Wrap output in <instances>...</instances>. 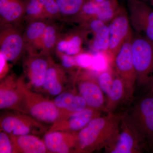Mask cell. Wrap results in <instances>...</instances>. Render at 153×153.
<instances>
[{
    "label": "cell",
    "instance_id": "6da1fadb",
    "mask_svg": "<svg viewBox=\"0 0 153 153\" xmlns=\"http://www.w3.org/2000/svg\"><path fill=\"white\" fill-rule=\"evenodd\" d=\"M121 120V117L111 113L93 119L76 133L75 151L91 152L106 146L117 133Z\"/></svg>",
    "mask_w": 153,
    "mask_h": 153
},
{
    "label": "cell",
    "instance_id": "7a4b0ae2",
    "mask_svg": "<svg viewBox=\"0 0 153 153\" xmlns=\"http://www.w3.org/2000/svg\"><path fill=\"white\" fill-rule=\"evenodd\" d=\"M19 84L22 94L20 110L41 122L55 123L59 117L60 112L53 102L32 92L26 87L22 79H19Z\"/></svg>",
    "mask_w": 153,
    "mask_h": 153
},
{
    "label": "cell",
    "instance_id": "3957f363",
    "mask_svg": "<svg viewBox=\"0 0 153 153\" xmlns=\"http://www.w3.org/2000/svg\"><path fill=\"white\" fill-rule=\"evenodd\" d=\"M131 50L137 80L140 83L148 82L153 72V41L135 33Z\"/></svg>",
    "mask_w": 153,
    "mask_h": 153
},
{
    "label": "cell",
    "instance_id": "277c9868",
    "mask_svg": "<svg viewBox=\"0 0 153 153\" xmlns=\"http://www.w3.org/2000/svg\"><path fill=\"white\" fill-rule=\"evenodd\" d=\"M108 25L109 31V46L105 54L111 66L117 53L133 33L128 14L122 6Z\"/></svg>",
    "mask_w": 153,
    "mask_h": 153
},
{
    "label": "cell",
    "instance_id": "5b68a950",
    "mask_svg": "<svg viewBox=\"0 0 153 153\" xmlns=\"http://www.w3.org/2000/svg\"><path fill=\"white\" fill-rule=\"evenodd\" d=\"M143 140L129 117H122L117 134L106 146L111 153H138Z\"/></svg>",
    "mask_w": 153,
    "mask_h": 153
},
{
    "label": "cell",
    "instance_id": "8992f818",
    "mask_svg": "<svg viewBox=\"0 0 153 153\" xmlns=\"http://www.w3.org/2000/svg\"><path fill=\"white\" fill-rule=\"evenodd\" d=\"M133 34L123 45L115 56L111 66L115 74L122 80L125 88L126 96L131 97L134 91L136 74L132 55Z\"/></svg>",
    "mask_w": 153,
    "mask_h": 153
},
{
    "label": "cell",
    "instance_id": "52a82bcc",
    "mask_svg": "<svg viewBox=\"0 0 153 153\" xmlns=\"http://www.w3.org/2000/svg\"><path fill=\"white\" fill-rule=\"evenodd\" d=\"M129 18L132 30L153 41V8L141 0H128Z\"/></svg>",
    "mask_w": 153,
    "mask_h": 153
},
{
    "label": "cell",
    "instance_id": "ba28073f",
    "mask_svg": "<svg viewBox=\"0 0 153 153\" xmlns=\"http://www.w3.org/2000/svg\"><path fill=\"white\" fill-rule=\"evenodd\" d=\"M120 7L118 0H104L101 2L87 0L79 13L71 18L79 24L91 19H98L108 24Z\"/></svg>",
    "mask_w": 153,
    "mask_h": 153
},
{
    "label": "cell",
    "instance_id": "9c48e42d",
    "mask_svg": "<svg viewBox=\"0 0 153 153\" xmlns=\"http://www.w3.org/2000/svg\"><path fill=\"white\" fill-rule=\"evenodd\" d=\"M1 128L10 136H21L42 132L41 122L25 114H8L1 117Z\"/></svg>",
    "mask_w": 153,
    "mask_h": 153
},
{
    "label": "cell",
    "instance_id": "30bf717a",
    "mask_svg": "<svg viewBox=\"0 0 153 153\" xmlns=\"http://www.w3.org/2000/svg\"><path fill=\"white\" fill-rule=\"evenodd\" d=\"M79 94L86 102L88 107L98 110L105 108L104 96L97 79L90 73H79L76 77Z\"/></svg>",
    "mask_w": 153,
    "mask_h": 153
},
{
    "label": "cell",
    "instance_id": "8fae6325",
    "mask_svg": "<svg viewBox=\"0 0 153 153\" xmlns=\"http://www.w3.org/2000/svg\"><path fill=\"white\" fill-rule=\"evenodd\" d=\"M2 27L0 33V53L8 61L15 62L26 49L23 35L11 25Z\"/></svg>",
    "mask_w": 153,
    "mask_h": 153
},
{
    "label": "cell",
    "instance_id": "7c38bea8",
    "mask_svg": "<svg viewBox=\"0 0 153 153\" xmlns=\"http://www.w3.org/2000/svg\"><path fill=\"white\" fill-rule=\"evenodd\" d=\"M129 118L144 139L153 140V97L140 102Z\"/></svg>",
    "mask_w": 153,
    "mask_h": 153
},
{
    "label": "cell",
    "instance_id": "4fadbf2b",
    "mask_svg": "<svg viewBox=\"0 0 153 153\" xmlns=\"http://www.w3.org/2000/svg\"><path fill=\"white\" fill-rule=\"evenodd\" d=\"M100 116V110L87 107L80 112L57 120L49 131H58L77 133L92 120Z\"/></svg>",
    "mask_w": 153,
    "mask_h": 153
},
{
    "label": "cell",
    "instance_id": "5bb4252c",
    "mask_svg": "<svg viewBox=\"0 0 153 153\" xmlns=\"http://www.w3.org/2000/svg\"><path fill=\"white\" fill-rule=\"evenodd\" d=\"M51 57L43 54H29L25 63L29 79L35 87L43 86Z\"/></svg>",
    "mask_w": 153,
    "mask_h": 153
},
{
    "label": "cell",
    "instance_id": "9a60e30c",
    "mask_svg": "<svg viewBox=\"0 0 153 153\" xmlns=\"http://www.w3.org/2000/svg\"><path fill=\"white\" fill-rule=\"evenodd\" d=\"M87 34L86 30L80 27L79 30L60 35L55 49L57 55L75 56L82 53Z\"/></svg>",
    "mask_w": 153,
    "mask_h": 153
},
{
    "label": "cell",
    "instance_id": "2e32d148",
    "mask_svg": "<svg viewBox=\"0 0 153 153\" xmlns=\"http://www.w3.org/2000/svg\"><path fill=\"white\" fill-rule=\"evenodd\" d=\"M80 27L93 35L91 45L97 52L105 53L108 49L109 31L108 25L98 19H91L81 23Z\"/></svg>",
    "mask_w": 153,
    "mask_h": 153
},
{
    "label": "cell",
    "instance_id": "e0dca14e",
    "mask_svg": "<svg viewBox=\"0 0 153 153\" xmlns=\"http://www.w3.org/2000/svg\"><path fill=\"white\" fill-rule=\"evenodd\" d=\"M22 94L19 85L12 76L7 77L1 84L0 108L19 109L22 104Z\"/></svg>",
    "mask_w": 153,
    "mask_h": 153
},
{
    "label": "cell",
    "instance_id": "ac0fdd59",
    "mask_svg": "<svg viewBox=\"0 0 153 153\" xmlns=\"http://www.w3.org/2000/svg\"><path fill=\"white\" fill-rule=\"evenodd\" d=\"M76 133L67 132L49 131L44 137V142L48 152L52 153H67L76 146Z\"/></svg>",
    "mask_w": 153,
    "mask_h": 153
},
{
    "label": "cell",
    "instance_id": "d6986e66",
    "mask_svg": "<svg viewBox=\"0 0 153 153\" xmlns=\"http://www.w3.org/2000/svg\"><path fill=\"white\" fill-rule=\"evenodd\" d=\"M13 153H44L48 152L44 141L32 134L10 136Z\"/></svg>",
    "mask_w": 153,
    "mask_h": 153
},
{
    "label": "cell",
    "instance_id": "ffe728a7",
    "mask_svg": "<svg viewBox=\"0 0 153 153\" xmlns=\"http://www.w3.org/2000/svg\"><path fill=\"white\" fill-rule=\"evenodd\" d=\"M25 16V2L22 0H0L1 26L17 23Z\"/></svg>",
    "mask_w": 153,
    "mask_h": 153
},
{
    "label": "cell",
    "instance_id": "44dd1931",
    "mask_svg": "<svg viewBox=\"0 0 153 153\" xmlns=\"http://www.w3.org/2000/svg\"><path fill=\"white\" fill-rule=\"evenodd\" d=\"M65 77L63 68L54 63L51 58L43 87L51 95H58L63 91Z\"/></svg>",
    "mask_w": 153,
    "mask_h": 153
},
{
    "label": "cell",
    "instance_id": "7402d4cb",
    "mask_svg": "<svg viewBox=\"0 0 153 153\" xmlns=\"http://www.w3.org/2000/svg\"><path fill=\"white\" fill-rule=\"evenodd\" d=\"M48 23L45 20H37L29 23L23 35L25 48L29 54H36L45 28Z\"/></svg>",
    "mask_w": 153,
    "mask_h": 153
},
{
    "label": "cell",
    "instance_id": "603a6c76",
    "mask_svg": "<svg viewBox=\"0 0 153 153\" xmlns=\"http://www.w3.org/2000/svg\"><path fill=\"white\" fill-rule=\"evenodd\" d=\"M60 28L57 25L48 24L37 49L36 54L49 56L55 50L56 44L60 36Z\"/></svg>",
    "mask_w": 153,
    "mask_h": 153
},
{
    "label": "cell",
    "instance_id": "cb8c5ba5",
    "mask_svg": "<svg viewBox=\"0 0 153 153\" xmlns=\"http://www.w3.org/2000/svg\"><path fill=\"white\" fill-rule=\"evenodd\" d=\"M116 75V77L114 78L112 86L107 95L108 100L105 106V109L111 113L125 95H126L125 88L122 80L119 76Z\"/></svg>",
    "mask_w": 153,
    "mask_h": 153
},
{
    "label": "cell",
    "instance_id": "d4e9b609",
    "mask_svg": "<svg viewBox=\"0 0 153 153\" xmlns=\"http://www.w3.org/2000/svg\"><path fill=\"white\" fill-rule=\"evenodd\" d=\"M60 16L74 17L79 13L87 0H55Z\"/></svg>",
    "mask_w": 153,
    "mask_h": 153
},
{
    "label": "cell",
    "instance_id": "484cf974",
    "mask_svg": "<svg viewBox=\"0 0 153 153\" xmlns=\"http://www.w3.org/2000/svg\"><path fill=\"white\" fill-rule=\"evenodd\" d=\"M25 4V16L29 22L48 19L39 0H26Z\"/></svg>",
    "mask_w": 153,
    "mask_h": 153
},
{
    "label": "cell",
    "instance_id": "4316f807",
    "mask_svg": "<svg viewBox=\"0 0 153 153\" xmlns=\"http://www.w3.org/2000/svg\"><path fill=\"white\" fill-rule=\"evenodd\" d=\"M111 65L108 58L102 52H97L93 55V60L90 68L93 71L100 72L109 68Z\"/></svg>",
    "mask_w": 153,
    "mask_h": 153
},
{
    "label": "cell",
    "instance_id": "83f0119b",
    "mask_svg": "<svg viewBox=\"0 0 153 153\" xmlns=\"http://www.w3.org/2000/svg\"><path fill=\"white\" fill-rule=\"evenodd\" d=\"M109 69L100 72L97 78L99 85L107 96L109 93L114 80L112 72Z\"/></svg>",
    "mask_w": 153,
    "mask_h": 153
},
{
    "label": "cell",
    "instance_id": "f1b7e54d",
    "mask_svg": "<svg viewBox=\"0 0 153 153\" xmlns=\"http://www.w3.org/2000/svg\"><path fill=\"white\" fill-rule=\"evenodd\" d=\"M43 5L47 19H53L60 16L59 9L55 0H39Z\"/></svg>",
    "mask_w": 153,
    "mask_h": 153
},
{
    "label": "cell",
    "instance_id": "f546056e",
    "mask_svg": "<svg viewBox=\"0 0 153 153\" xmlns=\"http://www.w3.org/2000/svg\"><path fill=\"white\" fill-rule=\"evenodd\" d=\"M74 94L69 92L60 93L55 97L53 102L59 111L66 109L71 103L74 97Z\"/></svg>",
    "mask_w": 153,
    "mask_h": 153
},
{
    "label": "cell",
    "instance_id": "4dcf8cb0",
    "mask_svg": "<svg viewBox=\"0 0 153 153\" xmlns=\"http://www.w3.org/2000/svg\"><path fill=\"white\" fill-rule=\"evenodd\" d=\"M0 153H13V146L10 137L5 132L0 133Z\"/></svg>",
    "mask_w": 153,
    "mask_h": 153
},
{
    "label": "cell",
    "instance_id": "1f68e13d",
    "mask_svg": "<svg viewBox=\"0 0 153 153\" xmlns=\"http://www.w3.org/2000/svg\"><path fill=\"white\" fill-rule=\"evenodd\" d=\"M93 55L89 53H82L75 56L76 66L80 68H90L92 60Z\"/></svg>",
    "mask_w": 153,
    "mask_h": 153
},
{
    "label": "cell",
    "instance_id": "d6a6232c",
    "mask_svg": "<svg viewBox=\"0 0 153 153\" xmlns=\"http://www.w3.org/2000/svg\"><path fill=\"white\" fill-rule=\"evenodd\" d=\"M62 66L64 68L70 69L74 67H77L75 56L62 55H60Z\"/></svg>",
    "mask_w": 153,
    "mask_h": 153
},
{
    "label": "cell",
    "instance_id": "836d02e7",
    "mask_svg": "<svg viewBox=\"0 0 153 153\" xmlns=\"http://www.w3.org/2000/svg\"><path fill=\"white\" fill-rule=\"evenodd\" d=\"M7 62V60L0 53V76L1 79L5 76L9 71V65Z\"/></svg>",
    "mask_w": 153,
    "mask_h": 153
},
{
    "label": "cell",
    "instance_id": "e575fe53",
    "mask_svg": "<svg viewBox=\"0 0 153 153\" xmlns=\"http://www.w3.org/2000/svg\"><path fill=\"white\" fill-rule=\"evenodd\" d=\"M141 1L146 3H149L150 4V6L153 8V0H141Z\"/></svg>",
    "mask_w": 153,
    "mask_h": 153
},
{
    "label": "cell",
    "instance_id": "d590c367",
    "mask_svg": "<svg viewBox=\"0 0 153 153\" xmlns=\"http://www.w3.org/2000/svg\"><path fill=\"white\" fill-rule=\"evenodd\" d=\"M88 1H91L95 2H101L104 0H88Z\"/></svg>",
    "mask_w": 153,
    "mask_h": 153
}]
</instances>
